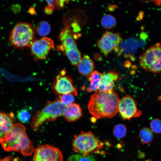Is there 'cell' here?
<instances>
[{
	"label": "cell",
	"instance_id": "obj_1",
	"mask_svg": "<svg viewBox=\"0 0 161 161\" xmlns=\"http://www.w3.org/2000/svg\"><path fill=\"white\" fill-rule=\"evenodd\" d=\"M120 100L116 92H97L91 96L88 109L96 118H112L118 112Z\"/></svg>",
	"mask_w": 161,
	"mask_h": 161
},
{
	"label": "cell",
	"instance_id": "obj_2",
	"mask_svg": "<svg viewBox=\"0 0 161 161\" xmlns=\"http://www.w3.org/2000/svg\"><path fill=\"white\" fill-rule=\"evenodd\" d=\"M1 143L4 150L20 152L25 156L31 155L35 151L32 143L27 134L26 127L20 123L13 124L1 139Z\"/></svg>",
	"mask_w": 161,
	"mask_h": 161
},
{
	"label": "cell",
	"instance_id": "obj_3",
	"mask_svg": "<svg viewBox=\"0 0 161 161\" xmlns=\"http://www.w3.org/2000/svg\"><path fill=\"white\" fill-rule=\"evenodd\" d=\"M66 107L59 99L47 101L44 107L34 115L30 124L31 128L37 131L45 122L53 121L63 116Z\"/></svg>",
	"mask_w": 161,
	"mask_h": 161
},
{
	"label": "cell",
	"instance_id": "obj_4",
	"mask_svg": "<svg viewBox=\"0 0 161 161\" xmlns=\"http://www.w3.org/2000/svg\"><path fill=\"white\" fill-rule=\"evenodd\" d=\"M103 145V143L90 131H82L75 135L72 143L73 150L83 156L99 153Z\"/></svg>",
	"mask_w": 161,
	"mask_h": 161
},
{
	"label": "cell",
	"instance_id": "obj_5",
	"mask_svg": "<svg viewBox=\"0 0 161 161\" xmlns=\"http://www.w3.org/2000/svg\"><path fill=\"white\" fill-rule=\"evenodd\" d=\"M35 29L31 24L20 22L11 31L9 42L14 48L23 49L28 47L35 39Z\"/></svg>",
	"mask_w": 161,
	"mask_h": 161
},
{
	"label": "cell",
	"instance_id": "obj_6",
	"mask_svg": "<svg viewBox=\"0 0 161 161\" xmlns=\"http://www.w3.org/2000/svg\"><path fill=\"white\" fill-rule=\"evenodd\" d=\"M58 38L61 43L58 47V50L64 53L72 65H77L81 55L77 46L73 32L69 28H65L61 31Z\"/></svg>",
	"mask_w": 161,
	"mask_h": 161
},
{
	"label": "cell",
	"instance_id": "obj_7",
	"mask_svg": "<svg viewBox=\"0 0 161 161\" xmlns=\"http://www.w3.org/2000/svg\"><path fill=\"white\" fill-rule=\"evenodd\" d=\"M161 58V44L158 43L145 50L140 55V65L145 71L160 73Z\"/></svg>",
	"mask_w": 161,
	"mask_h": 161
},
{
	"label": "cell",
	"instance_id": "obj_8",
	"mask_svg": "<svg viewBox=\"0 0 161 161\" xmlns=\"http://www.w3.org/2000/svg\"><path fill=\"white\" fill-rule=\"evenodd\" d=\"M52 88L54 93L59 96L67 94L78 95L77 90L73 85V80L70 76L66 75L64 70L61 71L56 76Z\"/></svg>",
	"mask_w": 161,
	"mask_h": 161
},
{
	"label": "cell",
	"instance_id": "obj_9",
	"mask_svg": "<svg viewBox=\"0 0 161 161\" xmlns=\"http://www.w3.org/2000/svg\"><path fill=\"white\" fill-rule=\"evenodd\" d=\"M118 112L124 120H130L131 118L140 117L142 111L138 108L137 104L131 96L126 95L120 100Z\"/></svg>",
	"mask_w": 161,
	"mask_h": 161
},
{
	"label": "cell",
	"instance_id": "obj_10",
	"mask_svg": "<svg viewBox=\"0 0 161 161\" xmlns=\"http://www.w3.org/2000/svg\"><path fill=\"white\" fill-rule=\"evenodd\" d=\"M32 161H63V155L57 148L49 144L39 145Z\"/></svg>",
	"mask_w": 161,
	"mask_h": 161
},
{
	"label": "cell",
	"instance_id": "obj_11",
	"mask_svg": "<svg viewBox=\"0 0 161 161\" xmlns=\"http://www.w3.org/2000/svg\"><path fill=\"white\" fill-rule=\"evenodd\" d=\"M123 39L120 33L106 31L97 42L101 52L105 56L113 50L118 49Z\"/></svg>",
	"mask_w": 161,
	"mask_h": 161
},
{
	"label": "cell",
	"instance_id": "obj_12",
	"mask_svg": "<svg viewBox=\"0 0 161 161\" xmlns=\"http://www.w3.org/2000/svg\"><path fill=\"white\" fill-rule=\"evenodd\" d=\"M28 48L32 55L37 58L43 60L46 58L49 51L54 48L55 47L52 39L43 37L39 39L35 38Z\"/></svg>",
	"mask_w": 161,
	"mask_h": 161
},
{
	"label": "cell",
	"instance_id": "obj_13",
	"mask_svg": "<svg viewBox=\"0 0 161 161\" xmlns=\"http://www.w3.org/2000/svg\"><path fill=\"white\" fill-rule=\"evenodd\" d=\"M119 78V73L116 71L109 72L103 74L100 85L97 92H112L115 87L114 82Z\"/></svg>",
	"mask_w": 161,
	"mask_h": 161
},
{
	"label": "cell",
	"instance_id": "obj_14",
	"mask_svg": "<svg viewBox=\"0 0 161 161\" xmlns=\"http://www.w3.org/2000/svg\"><path fill=\"white\" fill-rule=\"evenodd\" d=\"M63 116L68 122L77 121L82 116V109L79 105L74 103L66 106Z\"/></svg>",
	"mask_w": 161,
	"mask_h": 161
},
{
	"label": "cell",
	"instance_id": "obj_15",
	"mask_svg": "<svg viewBox=\"0 0 161 161\" xmlns=\"http://www.w3.org/2000/svg\"><path fill=\"white\" fill-rule=\"evenodd\" d=\"M79 72L82 75L88 77L94 71V62L88 55L81 58L77 64Z\"/></svg>",
	"mask_w": 161,
	"mask_h": 161
},
{
	"label": "cell",
	"instance_id": "obj_16",
	"mask_svg": "<svg viewBox=\"0 0 161 161\" xmlns=\"http://www.w3.org/2000/svg\"><path fill=\"white\" fill-rule=\"evenodd\" d=\"M13 114L0 112V136L4 135L13 125Z\"/></svg>",
	"mask_w": 161,
	"mask_h": 161
},
{
	"label": "cell",
	"instance_id": "obj_17",
	"mask_svg": "<svg viewBox=\"0 0 161 161\" xmlns=\"http://www.w3.org/2000/svg\"><path fill=\"white\" fill-rule=\"evenodd\" d=\"M103 74L96 70L94 71L91 73L88 77L89 84L87 88V92L97 91L100 85Z\"/></svg>",
	"mask_w": 161,
	"mask_h": 161
},
{
	"label": "cell",
	"instance_id": "obj_18",
	"mask_svg": "<svg viewBox=\"0 0 161 161\" xmlns=\"http://www.w3.org/2000/svg\"><path fill=\"white\" fill-rule=\"evenodd\" d=\"M139 136L140 141L142 143L148 144L151 143L153 138V132L151 129L145 127L140 131Z\"/></svg>",
	"mask_w": 161,
	"mask_h": 161
},
{
	"label": "cell",
	"instance_id": "obj_19",
	"mask_svg": "<svg viewBox=\"0 0 161 161\" xmlns=\"http://www.w3.org/2000/svg\"><path fill=\"white\" fill-rule=\"evenodd\" d=\"M50 30L49 23L46 21H42L37 24L35 30L39 35L44 37L49 33Z\"/></svg>",
	"mask_w": 161,
	"mask_h": 161
},
{
	"label": "cell",
	"instance_id": "obj_20",
	"mask_svg": "<svg viewBox=\"0 0 161 161\" xmlns=\"http://www.w3.org/2000/svg\"><path fill=\"white\" fill-rule=\"evenodd\" d=\"M101 22L102 26L106 29L113 28L115 26L116 24L115 18L110 14L104 16L101 19Z\"/></svg>",
	"mask_w": 161,
	"mask_h": 161
},
{
	"label": "cell",
	"instance_id": "obj_21",
	"mask_svg": "<svg viewBox=\"0 0 161 161\" xmlns=\"http://www.w3.org/2000/svg\"><path fill=\"white\" fill-rule=\"evenodd\" d=\"M67 161H97L95 156L92 154H89L86 156L78 154L70 156Z\"/></svg>",
	"mask_w": 161,
	"mask_h": 161
},
{
	"label": "cell",
	"instance_id": "obj_22",
	"mask_svg": "<svg viewBox=\"0 0 161 161\" xmlns=\"http://www.w3.org/2000/svg\"><path fill=\"white\" fill-rule=\"evenodd\" d=\"M127 129L125 126L122 124L116 125L114 127L113 133L117 138L121 139L123 138L126 135Z\"/></svg>",
	"mask_w": 161,
	"mask_h": 161
},
{
	"label": "cell",
	"instance_id": "obj_23",
	"mask_svg": "<svg viewBox=\"0 0 161 161\" xmlns=\"http://www.w3.org/2000/svg\"><path fill=\"white\" fill-rule=\"evenodd\" d=\"M17 117L21 122L26 123L29 120L30 114L27 110L22 109L18 112L17 114Z\"/></svg>",
	"mask_w": 161,
	"mask_h": 161
},
{
	"label": "cell",
	"instance_id": "obj_24",
	"mask_svg": "<svg viewBox=\"0 0 161 161\" xmlns=\"http://www.w3.org/2000/svg\"><path fill=\"white\" fill-rule=\"evenodd\" d=\"M60 97V100L66 106L74 103L75 100L74 95L70 94L63 95Z\"/></svg>",
	"mask_w": 161,
	"mask_h": 161
},
{
	"label": "cell",
	"instance_id": "obj_25",
	"mask_svg": "<svg viewBox=\"0 0 161 161\" xmlns=\"http://www.w3.org/2000/svg\"><path fill=\"white\" fill-rule=\"evenodd\" d=\"M161 124L160 119L157 118L154 119L150 123L151 130L155 133L160 134L161 129Z\"/></svg>",
	"mask_w": 161,
	"mask_h": 161
},
{
	"label": "cell",
	"instance_id": "obj_26",
	"mask_svg": "<svg viewBox=\"0 0 161 161\" xmlns=\"http://www.w3.org/2000/svg\"><path fill=\"white\" fill-rule=\"evenodd\" d=\"M54 8V7L47 5L44 8V12L47 14H51L52 13Z\"/></svg>",
	"mask_w": 161,
	"mask_h": 161
},
{
	"label": "cell",
	"instance_id": "obj_27",
	"mask_svg": "<svg viewBox=\"0 0 161 161\" xmlns=\"http://www.w3.org/2000/svg\"><path fill=\"white\" fill-rule=\"evenodd\" d=\"M55 4L57 7L59 8L62 7L64 5V1H55Z\"/></svg>",
	"mask_w": 161,
	"mask_h": 161
},
{
	"label": "cell",
	"instance_id": "obj_28",
	"mask_svg": "<svg viewBox=\"0 0 161 161\" xmlns=\"http://www.w3.org/2000/svg\"></svg>",
	"mask_w": 161,
	"mask_h": 161
},
{
	"label": "cell",
	"instance_id": "obj_29",
	"mask_svg": "<svg viewBox=\"0 0 161 161\" xmlns=\"http://www.w3.org/2000/svg\"><path fill=\"white\" fill-rule=\"evenodd\" d=\"M0 160H1L0 159Z\"/></svg>",
	"mask_w": 161,
	"mask_h": 161
}]
</instances>
